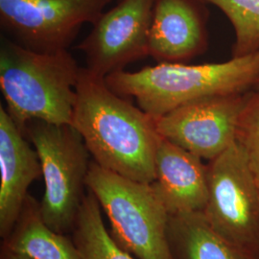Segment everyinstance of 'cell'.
Masks as SVG:
<instances>
[{
	"label": "cell",
	"mask_w": 259,
	"mask_h": 259,
	"mask_svg": "<svg viewBox=\"0 0 259 259\" xmlns=\"http://www.w3.org/2000/svg\"><path fill=\"white\" fill-rule=\"evenodd\" d=\"M112 0H0V26L30 50H67L83 24H94ZM6 37V36H5Z\"/></svg>",
	"instance_id": "cell-7"
},
{
	"label": "cell",
	"mask_w": 259,
	"mask_h": 259,
	"mask_svg": "<svg viewBox=\"0 0 259 259\" xmlns=\"http://www.w3.org/2000/svg\"><path fill=\"white\" fill-rule=\"evenodd\" d=\"M255 90H259V84H258V85H257V88H256V89H255Z\"/></svg>",
	"instance_id": "cell-19"
},
{
	"label": "cell",
	"mask_w": 259,
	"mask_h": 259,
	"mask_svg": "<svg viewBox=\"0 0 259 259\" xmlns=\"http://www.w3.org/2000/svg\"><path fill=\"white\" fill-rule=\"evenodd\" d=\"M16 226L9 251L30 259H81L74 242L50 229L41 219L38 207L25 213Z\"/></svg>",
	"instance_id": "cell-14"
},
{
	"label": "cell",
	"mask_w": 259,
	"mask_h": 259,
	"mask_svg": "<svg viewBox=\"0 0 259 259\" xmlns=\"http://www.w3.org/2000/svg\"><path fill=\"white\" fill-rule=\"evenodd\" d=\"M236 141L245 153L250 173L259 189V90L250 93L241 115Z\"/></svg>",
	"instance_id": "cell-17"
},
{
	"label": "cell",
	"mask_w": 259,
	"mask_h": 259,
	"mask_svg": "<svg viewBox=\"0 0 259 259\" xmlns=\"http://www.w3.org/2000/svg\"><path fill=\"white\" fill-rule=\"evenodd\" d=\"M105 82L113 93L133 97L157 120L169 111L208 97L251 92L259 84V50L224 63L185 65L158 63L139 71L121 70Z\"/></svg>",
	"instance_id": "cell-2"
},
{
	"label": "cell",
	"mask_w": 259,
	"mask_h": 259,
	"mask_svg": "<svg viewBox=\"0 0 259 259\" xmlns=\"http://www.w3.org/2000/svg\"><path fill=\"white\" fill-rule=\"evenodd\" d=\"M73 232V242L81 259H137L107 230L100 204L91 190L83 197Z\"/></svg>",
	"instance_id": "cell-15"
},
{
	"label": "cell",
	"mask_w": 259,
	"mask_h": 259,
	"mask_svg": "<svg viewBox=\"0 0 259 259\" xmlns=\"http://www.w3.org/2000/svg\"><path fill=\"white\" fill-rule=\"evenodd\" d=\"M222 11L232 23L235 39L232 57L259 50V0H202Z\"/></svg>",
	"instance_id": "cell-16"
},
{
	"label": "cell",
	"mask_w": 259,
	"mask_h": 259,
	"mask_svg": "<svg viewBox=\"0 0 259 259\" xmlns=\"http://www.w3.org/2000/svg\"><path fill=\"white\" fill-rule=\"evenodd\" d=\"M24 135L37 151L45 181L40 217L50 229L65 234L74 229L85 195L91 153L72 125L31 120Z\"/></svg>",
	"instance_id": "cell-5"
},
{
	"label": "cell",
	"mask_w": 259,
	"mask_h": 259,
	"mask_svg": "<svg viewBox=\"0 0 259 259\" xmlns=\"http://www.w3.org/2000/svg\"><path fill=\"white\" fill-rule=\"evenodd\" d=\"M207 172L206 221L226 240L259 254V189L240 144L208 161Z\"/></svg>",
	"instance_id": "cell-6"
},
{
	"label": "cell",
	"mask_w": 259,
	"mask_h": 259,
	"mask_svg": "<svg viewBox=\"0 0 259 259\" xmlns=\"http://www.w3.org/2000/svg\"><path fill=\"white\" fill-rule=\"evenodd\" d=\"M202 0H156L149 35V56L158 63H185L206 49Z\"/></svg>",
	"instance_id": "cell-11"
},
{
	"label": "cell",
	"mask_w": 259,
	"mask_h": 259,
	"mask_svg": "<svg viewBox=\"0 0 259 259\" xmlns=\"http://www.w3.org/2000/svg\"><path fill=\"white\" fill-rule=\"evenodd\" d=\"M87 188L106 213L112 237L137 259H174L168 238L170 215L151 184L91 162Z\"/></svg>",
	"instance_id": "cell-4"
},
{
	"label": "cell",
	"mask_w": 259,
	"mask_h": 259,
	"mask_svg": "<svg viewBox=\"0 0 259 259\" xmlns=\"http://www.w3.org/2000/svg\"><path fill=\"white\" fill-rule=\"evenodd\" d=\"M250 93L185 104L156 120L157 132L162 139L210 161L236 142Z\"/></svg>",
	"instance_id": "cell-8"
},
{
	"label": "cell",
	"mask_w": 259,
	"mask_h": 259,
	"mask_svg": "<svg viewBox=\"0 0 259 259\" xmlns=\"http://www.w3.org/2000/svg\"><path fill=\"white\" fill-rule=\"evenodd\" d=\"M170 216L204 212L208 200L207 164L194 154L162 139L151 184Z\"/></svg>",
	"instance_id": "cell-12"
},
{
	"label": "cell",
	"mask_w": 259,
	"mask_h": 259,
	"mask_svg": "<svg viewBox=\"0 0 259 259\" xmlns=\"http://www.w3.org/2000/svg\"><path fill=\"white\" fill-rule=\"evenodd\" d=\"M156 0H120L93 24L77 47L85 68L101 78L149 56V35Z\"/></svg>",
	"instance_id": "cell-9"
},
{
	"label": "cell",
	"mask_w": 259,
	"mask_h": 259,
	"mask_svg": "<svg viewBox=\"0 0 259 259\" xmlns=\"http://www.w3.org/2000/svg\"><path fill=\"white\" fill-rule=\"evenodd\" d=\"M168 238L174 259H259L220 236L203 212L170 216Z\"/></svg>",
	"instance_id": "cell-13"
},
{
	"label": "cell",
	"mask_w": 259,
	"mask_h": 259,
	"mask_svg": "<svg viewBox=\"0 0 259 259\" xmlns=\"http://www.w3.org/2000/svg\"><path fill=\"white\" fill-rule=\"evenodd\" d=\"M6 259H30L26 257V256H23V255H20V254H17V253H14L12 251L8 250V253H7V256Z\"/></svg>",
	"instance_id": "cell-18"
},
{
	"label": "cell",
	"mask_w": 259,
	"mask_h": 259,
	"mask_svg": "<svg viewBox=\"0 0 259 259\" xmlns=\"http://www.w3.org/2000/svg\"><path fill=\"white\" fill-rule=\"evenodd\" d=\"M76 94L71 125L94 161L121 176L152 184L161 140L156 120L85 67L80 69Z\"/></svg>",
	"instance_id": "cell-1"
},
{
	"label": "cell",
	"mask_w": 259,
	"mask_h": 259,
	"mask_svg": "<svg viewBox=\"0 0 259 259\" xmlns=\"http://www.w3.org/2000/svg\"><path fill=\"white\" fill-rule=\"evenodd\" d=\"M80 69L68 50L36 52L1 37L0 90L23 134L31 120L72 124Z\"/></svg>",
	"instance_id": "cell-3"
},
{
	"label": "cell",
	"mask_w": 259,
	"mask_h": 259,
	"mask_svg": "<svg viewBox=\"0 0 259 259\" xmlns=\"http://www.w3.org/2000/svg\"><path fill=\"white\" fill-rule=\"evenodd\" d=\"M0 235L7 238L19 222L31 184L42 176L37 151L0 105Z\"/></svg>",
	"instance_id": "cell-10"
}]
</instances>
